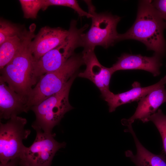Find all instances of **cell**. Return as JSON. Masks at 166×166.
I'll return each mask as SVG.
<instances>
[{
	"instance_id": "8992f818",
	"label": "cell",
	"mask_w": 166,
	"mask_h": 166,
	"mask_svg": "<svg viewBox=\"0 0 166 166\" xmlns=\"http://www.w3.org/2000/svg\"><path fill=\"white\" fill-rule=\"evenodd\" d=\"M85 2L88 5V13L92 16V22L89 31L82 35V47L84 49L94 50L97 46L106 48L113 45L119 41V34L116 28L120 17L108 13H97L91 1Z\"/></svg>"
},
{
	"instance_id": "7402d4cb",
	"label": "cell",
	"mask_w": 166,
	"mask_h": 166,
	"mask_svg": "<svg viewBox=\"0 0 166 166\" xmlns=\"http://www.w3.org/2000/svg\"><path fill=\"white\" fill-rule=\"evenodd\" d=\"M20 161V157H17L10 160L5 164L0 163V166H18L19 165Z\"/></svg>"
},
{
	"instance_id": "52a82bcc",
	"label": "cell",
	"mask_w": 166,
	"mask_h": 166,
	"mask_svg": "<svg viewBox=\"0 0 166 166\" xmlns=\"http://www.w3.org/2000/svg\"><path fill=\"white\" fill-rule=\"evenodd\" d=\"M27 123L25 118L14 116L6 123H0V161L5 164L10 160L20 157L26 147L23 140L30 133L25 128Z\"/></svg>"
},
{
	"instance_id": "277c9868",
	"label": "cell",
	"mask_w": 166,
	"mask_h": 166,
	"mask_svg": "<svg viewBox=\"0 0 166 166\" xmlns=\"http://www.w3.org/2000/svg\"><path fill=\"white\" fill-rule=\"evenodd\" d=\"M84 64L82 55L74 54L59 69L42 76L29 96L30 110L60 91Z\"/></svg>"
},
{
	"instance_id": "ba28073f",
	"label": "cell",
	"mask_w": 166,
	"mask_h": 166,
	"mask_svg": "<svg viewBox=\"0 0 166 166\" xmlns=\"http://www.w3.org/2000/svg\"><path fill=\"white\" fill-rule=\"evenodd\" d=\"M35 140L29 147H26L20 157V166H51L56 152L65 147V142L60 143L54 138L55 134L35 129Z\"/></svg>"
},
{
	"instance_id": "ffe728a7",
	"label": "cell",
	"mask_w": 166,
	"mask_h": 166,
	"mask_svg": "<svg viewBox=\"0 0 166 166\" xmlns=\"http://www.w3.org/2000/svg\"><path fill=\"white\" fill-rule=\"evenodd\" d=\"M19 2L26 18H36L39 11L43 7V0H20Z\"/></svg>"
},
{
	"instance_id": "6da1fadb",
	"label": "cell",
	"mask_w": 166,
	"mask_h": 166,
	"mask_svg": "<svg viewBox=\"0 0 166 166\" xmlns=\"http://www.w3.org/2000/svg\"><path fill=\"white\" fill-rule=\"evenodd\" d=\"M152 1H140L136 19L125 33L119 34V41L133 39L144 43L148 50L161 57L165 53L166 43L163 31L166 23L152 3Z\"/></svg>"
},
{
	"instance_id": "7c38bea8",
	"label": "cell",
	"mask_w": 166,
	"mask_h": 166,
	"mask_svg": "<svg viewBox=\"0 0 166 166\" xmlns=\"http://www.w3.org/2000/svg\"><path fill=\"white\" fill-rule=\"evenodd\" d=\"M28 98L21 96L10 88L0 79V118L9 120L22 112L30 110Z\"/></svg>"
},
{
	"instance_id": "2e32d148",
	"label": "cell",
	"mask_w": 166,
	"mask_h": 166,
	"mask_svg": "<svg viewBox=\"0 0 166 166\" xmlns=\"http://www.w3.org/2000/svg\"><path fill=\"white\" fill-rule=\"evenodd\" d=\"M24 32L21 36L12 37L0 45V70L13 59L19 50L22 44Z\"/></svg>"
},
{
	"instance_id": "30bf717a",
	"label": "cell",
	"mask_w": 166,
	"mask_h": 166,
	"mask_svg": "<svg viewBox=\"0 0 166 166\" xmlns=\"http://www.w3.org/2000/svg\"><path fill=\"white\" fill-rule=\"evenodd\" d=\"M69 30L60 27L45 26L40 30L32 41L30 48L34 61L39 59L46 53L59 45L65 39Z\"/></svg>"
},
{
	"instance_id": "4fadbf2b",
	"label": "cell",
	"mask_w": 166,
	"mask_h": 166,
	"mask_svg": "<svg viewBox=\"0 0 166 166\" xmlns=\"http://www.w3.org/2000/svg\"><path fill=\"white\" fill-rule=\"evenodd\" d=\"M161 57L154 54L151 57L140 54H122L117 62L111 67L114 73L118 70L128 69H141L148 71L156 76L160 73L162 65Z\"/></svg>"
},
{
	"instance_id": "5bb4252c",
	"label": "cell",
	"mask_w": 166,
	"mask_h": 166,
	"mask_svg": "<svg viewBox=\"0 0 166 166\" xmlns=\"http://www.w3.org/2000/svg\"><path fill=\"white\" fill-rule=\"evenodd\" d=\"M165 84L166 75L157 83L146 87H141L139 82L135 81L132 85V88L128 91L117 94L111 92L104 98L108 103L109 112L111 113L122 105L140 100L152 91Z\"/></svg>"
},
{
	"instance_id": "5b68a950",
	"label": "cell",
	"mask_w": 166,
	"mask_h": 166,
	"mask_svg": "<svg viewBox=\"0 0 166 166\" xmlns=\"http://www.w3.org/2000/svg\"><path fill=\"white\" fill-rule=\"evenodd\" d=\"M75 75L58 93L52 95L30 109L34 113L36 119L32 125L34 130H41L48 133L57 125L65 114L73 109L69 101L70 89L76 77Z\"/></svg>"
},
{
	"instance_id": "3957f363",
	"label": "cell",
	"mask_w": 166,
	"mask_h": 166,
	"mask_svg": "<svg viewBox=\"0 0 166 166\" xmlns=\"http://www.w3.org/2000/svg\"><path fill=\"white\" fill-rule=\"evenodd\" d=\"M77 25L76 21H71L69 34L64 41L37 60L34 61L33 74L37 83L42 76L61 67L74 54L76 48L82 46V36L88 25L85 24L79 29Z\"/></svg>"
},
{
	"instance_id": "8fae6325",
	"label": "cell",
	"mask_w": 166,
	"mask_h": 166,
	"mask_svg": "<svg viewBox=\"0 0 166 166\" xmlns=\"http://www.w3.org/2000/svg\"><path fill=\"white\" fill-rule=\"evenodd\" d=\"M166 102V89L163 85L152 91L140 100L134 114L128 119L123 121V125H132L136 120L143 123L148 122V119L156 112L159 107Z\"/></svg>"
},
{
	"instance_id": "7a4b0ae2",
	"label": "cell",
	"mask_w": 166,
	"mask_h": 166,
	"mask_svg": "<svg viewBox=\"0 0 166 166\" xmlns=\"http://www.w3.org/2000/svg\"><path fill=\"white\" fill-rule=\"evenodd\" d=\"M34 29L25 30L22 46L13 59L0 70V79L19 95L28 98L32 86L37 84L33 74L34 59L30 45Z\"/></svg>"
},
{
	"instance_id": "e0dca14e",
	"label": "cell",
	"mask_w": 166,
	"mask_h": 166,
	"mask_svg": "<svg viewBox=\"0 0 166 166\" xmlns=\"http://www.w3.org/2000/svg\"><path fill=\"white\" fill-rule=\"evenodd\" d=\"M51 6H58L70 8L76 11L80 17L85 16L91 18L92 15L84 10L75 0H43V10H45Z\"/></svg>"
},
{
	"instance_id": "44dd1931",
	"label": "cell",
	"mask_w": 166,
	"mask_h": 166,
	"mask_svg": "<svg viewBox=\"0 0 166 166\" xmlns=\"http://www.w3.org/2000/svg\"><path fill=\"white\" fill-rule=\"evenodd\" d=\"M151 2L166 23V0H154Z\"/></svg>"
},
{
	"instance_id": "ac0fdd59",
	"label": "cell",
	"mask_w": 166,
	"mask_h": 166,
	"mask_svg": "<svg viewBox=\"0 0 166 166\" xmlns=\"http://www.w3.org/2000/svg\"><path fill=\"white\" fill-rule=\"evenodd\" d=\"M148 121L152 122L158 129L162 138L163 151L166 155V115L159 109L149 117Z\"/></svg>"
},
{
	"instance_id": "9c48e42d",
	"label": "cell",
	"mask_w": 166,
	"mask_h": 166,
	"mask_svg": "<svg viewBox=\"0 0 166 166\" xmlns=\"http://www.w3.org/2000/svg\"><path fill=\"white\" fill-rule=\"evenodd\" d=\"M94 50L84 49L82 55L86 68L84 71L79 73L78 76L87 78L93 82L100 90L104 98L111 92L109 84L114 72L111 67L107 68L100 64Z\"/></svg>"
},
{
	"instance_id": "9a60e30c",
	"label": "cell",
	"mask_w": 166,
	"mask_h": 166,
	"mask_svg": "<svg viewBox=\"0 0 166 166\" xmlns=\"http://www.w3.org/2000/svg\"><path fill=\"white\" fill-rule=\"evenodd\" d=\"M125 130L133 137L136 149L135 155L130 150L125 152L126 157L131 159L136 166H166V157L164 154H153L146 149L141 143L133 130L132 125Z\"/></svg>"
},
{
	"instance_id": "d6986e66",
	"label": "cell",
	"mask_w": 166,
	"mask_h": 166,
	"mask_svg": "<svg viewBox=\"0 0 166 166\" xmlns=\"http://www.w3.org/2000/svg\"><path fill=\"white\" fill-rule=\"evenodd\" d=\"M24 30L8 21L1 19L0 22V45L13 37L21 36Z\"/></svg>"
}]
</instances>
